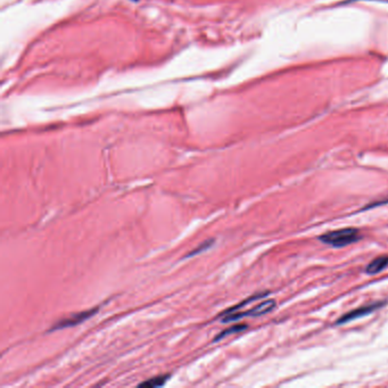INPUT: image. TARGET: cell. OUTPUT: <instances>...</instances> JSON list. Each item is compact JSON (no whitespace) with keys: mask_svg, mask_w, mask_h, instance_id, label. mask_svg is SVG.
Here are the masks:
<instances>
[{"mask_svg":"<svg viewBox=\"0 0 388 388\" xmlns=\"http://www.w3.org/2000/svg\"><path fill=\"white\" fill-rule=\"evenodd\" d=\"M247 329V325H235V326H231L230 328H228V329L223 330L220 335H217L215 337V342L216 341H220L222 340V338H225L226 336L228 335H232V334H238V332H241L244 330Z\"/></svg>","mask_w":388,"mask_h":388,"instance_id":"7","label":"cell"},{"mask_svg":"<svg viewBox=\"0 0 388 388\" xmlns=\"http://www.w3.org/2000/svg\"><path fill=\"white\" fill-rule=\"evenodd\" d=\"M98 311V307L93 308V310H88V311H83V312H79V313H74L71 317L66 318V319H63L61 321H58L56 325H54L52 330L55 329H64V328H68V327H73V326H78L79 323H81L83 321H86L89 318L92 317Z\"/></svg>","mask_w":388,"mask_h":388,"instance_id":"4","label":"cell"},{"mask_svg":"<svg viewBox=\"0 0 388 388\" xmlns=\"http://www.w3.org/2000/svg\"><path fill=\"white\" fill-rule=\"evenodd\" d=\"M168 377H170V376L165 375V376H160V377L152 378V379H149V380H147L145 382H142V384H140L139 386H140V387H151V388L161 387V386H163L167 381Z\"/></svg>","mask_w":388,"mask_h":388,"instance_id":"6","label":"cell"},{"mask_svg":"<svg viewBox=\"0 0 388 388\" xmlns=\"http://www.w3.org/2000/svg\"><path fill=\"white\" fill-rule=\"evenodd\" d=\"M360 239V231L355 228L340 229V230L327 232L325 235L319 237V240H321L323 244L334 247H345L347 245H351V244L356 243Z\"/></svg>","mask_w":388,"mask_h":388,"instance_id":"1","label":"cell"},{"mask_svg":"<svg viewBox=\"0 0 388 388\" xmlns=\"http://www.w3.org/2000/svg\"><path fill=\"white\" fill-rule=\"evenodd\" d=\"M213 241H214V240L211 239V240H206V241L202 243L200 246H198L197 248H195V250H193V251H191L190 253H189V254H188L186 257L195 256V255H197V254H200V253H203L204 251H206L208 247H211V246L213 245Z\"/></svg>","mask_w":388,"mask_h":388,"instance_id":"8","label":"cell"},{"mask_svg":"<svg viewBox=\"0 0 388 388\" xmlns=\"http://www.w3.org/2000/svg\"><path fill=\"white\" fill-rule=\"evenodd\" d=\"M264 295H266V293H264V294H258V295H254V296H252L251 298H248V300H245V301H244V302H241V303H240V304L235 305V306H233V307H231V308H230V310L226 311L225 314H229V313H232V312H235V311H237V310H239V308H240V307H243L244 305L248 304V303H252V302H254V301H256V300H257V298H260V297L264 296Z\"/></svg>","mask_w":388,"mask_h":388,"instance_id":"9","label":"cell"},{"mask_svg":"<svg viewBox=\"0 0 388 388\" xmlns=\"http://www.w3.org/2000/svg\"><path fill=\"white\" fill-rule=\"evenodd\" d=\"M276 307V301L275 300H268L260 303V304L250 308V310L239 312V313H229V314H223L222 318V322H230V321H236L243 319V318L246 317H260L263 314H266V313L271 312L273 308Z\"/></svg>","mask_w":388,"mask_h":388,"instance_id":"2","label":"cell"},{"mask_svg":"<svg viewBox=\"0 0 388 388\" xmlns=\"http://www.w3.org/2000/svg\"><path fill=\"white\" fill-rule=\"evenodd\" d=\"M382 305H385V302H376V303H371V304H368L365 306L357 307V308H355V310H353L351 312L346 313V314L342 316L340 319L336 321V325L337 326L345 325V323L359 319V318L369 316V314H371L372 312H375L376 310H378V308L382 307Z\"/></svg>","mask_w":388,"mask_h":388,"instance_id":"3","label":"cell"},{"mask_svg":"<svg viewBox=\"0 0 388 388\" xmlns=\"http://www.w3.org/2000/svg\"><path fill=\"white\" fill-rule=\"evenodd\" d=\"M387 266H388V256L381 255V256L376 257L374 261L367 265L366 272L368 273V275H376V273L381 272Z\"/></svg>","mask_w":388,"mask_h":388,"instance_id":"5","label":"cell"}]
</instances>
